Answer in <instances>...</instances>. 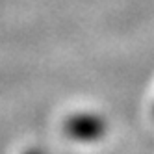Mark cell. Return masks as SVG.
I'll list each match as a JSON object with an SVG mask.
<instances>
[{
  "mask_svg": "<svg viewBox=\"0 0 154 154\" xmlns=\"http://www.w3.org/2000/svg\"><path fill=\"white\" fill-rule=\"evenodd\" d=\"M63 130L67 134V137L72 141L95 143L106 136L108 123L97 113H74L65 119Z\"/></svg>",
  "mask_w": 154,
  "mask_h": 154,
  "instance_id": "6da1fadb",
  "label": "cell"
},
{
  "mask_svg": "<svg viewBox=\"0 0 154 154\" xmlns=\"http://www.w3.org/2000/svg\"><path fill=\"white\" fill-rule=\"evenodd\" d=\"M24 154H43V152H41L39 149H30V150H26Z\"/></svg>",
  "mask_w": 154,
  "mask_h": 154,
  "instance_id": "7a4b0ae2",
  "label": "cell"
}]
</instances>
